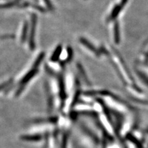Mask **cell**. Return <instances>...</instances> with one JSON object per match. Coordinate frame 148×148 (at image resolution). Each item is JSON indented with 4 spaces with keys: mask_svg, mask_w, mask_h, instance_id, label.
<instances>
[{
    "mask_svg": "<svg viewBox=\"0 0 148 148\" xmlns=\"http://www.w3.org/2000/svg\"><path fill=\"white\" fill-rule=\"evenodd\" d=\"M36 21H37V17L36 15L33 14L32 16V25H31V32L30 34V45L32 49H33L35 46L34 45V36L35 33V29H36Z\"/></svg>",
    "mask_w": 148,
    "mask_h": 148,
    "instance_id": "6da1fadb",
    "label": "cell"
},
{
    "mask_svg": "<svg viewBox=\"0 0 148 148\" xmlns=\"http://www.w3.org/2000/svg\"><path fill=\"white\" fill-rule=\"evenodd\" d=\"M27 27H28V24L26 22L25 24L24 25V28H23L22 30V36H21V40L22 41H24L26 38V34H27Z\"/></svg>",
    "mask_w": 148,
    "mask_h": 148,
    "instance_id": "7a4b0ae2",
    "label": "cell"
}]
</instances>
